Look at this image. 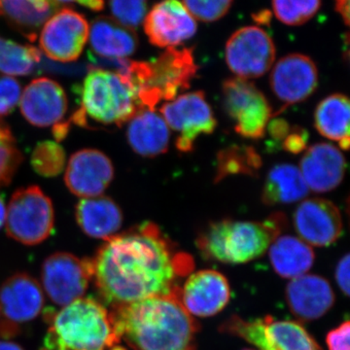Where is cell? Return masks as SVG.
<instances>
[{
    "label": "cell",
    "mask_w": 350,
    "mask_h": 350,
    "mask_svg": "<svg viewBox=\"0 0 350 350\" xmlns=\"http://www.w3.org/2000/svg\"><path fill=\"white\" fill-rule=\"evenodd\" d=\"M92 262L96 290L112 308L178 292L177 282L194 268L193 258L152 222L105 241Z\"/></svg>",
    "instance_id": "cell-1"
},
{
    "label": "cell",
    "mask_w": 350,
    "mask_h": 350,
    "mask_svg": "<svg viewBox=\"0 0 350 350\" xmlns=\"http://www.w3.org/2000/svg\"><path fill=\"white\" fill-rule=\"evenodd\" d=\"M178 292L112 308L120 340L133 350H196L200 326L182 306Z\"/></svg>",
    "instance_id": "cell-2"
},
{
    "label": "cell",
    "mask_w": 350,
    "mask_h": 350,
    "mask_svg": "<svg viewBox=\"0 0 350 350\" xmlns=\"http://www.w3.org/2000/svg\"><path fill=\"white\" fill-rule=\"evenodd\" d=\"M286 226V217L275 213L262 222L225 219L207 226L196 245L206 259L239 265L261 257Z\"/></svg>",
    "instance_id": "cell-3"
},
{
    "label": "cell",
    "mask_w": 350,
    "mask_h": 350,
    "mask_svg": "<svg viewBox=\"0 0 350 350\" xmlns=\"http://www.w3.org/2000/svg\"><path fill=\"white\" fill-rule=\"evenodd\" d=\"M76 93L79 98L72 117L76 125L120 128L142 109L137 90L118 71L92 68Z\"/></svg>",
    "instance_id": "cell-4"
},
{
    "label": "cell",
    "mask_w": 350,
    "mask_h": 350,
    "mask_svg": "<svg viewBox=\"0 0 350 350\" xmlns=\"http://www.w3.org/2000/svg\"><path fill=\"white\" fill-rule=\"evenodd\" d=\"M120 342L107 308L94 299L81 298L54 315L44 350H108Z\"/></svg>",
    "instance_id": "cell-5"
},
{
    "label": "cell",
    "mask_w": 350,
    "mask_h": 350,
    "mask_svg": "<svg viewBox=\"0 0 350 350\" xmlns=\"http://www.w3.org/2000/svg\"><path fill=\"white\" fill-rule=\"evenodd\" d=\"M55 213L52 202L38 186L16 191L6 211L8 236L25 245L43 243L54 230Z\"/></svg>",
    "instance_id": "cell-6"
},
{
    "label": "cell",
    "mask_w": 350,
    "mask_h": 350,
    "mask_svg": "<svg viewBox=\"0 0 350 350\" xmlns=\"http://www.w3.org/2000/svg\"><path fill=\"white\" fill-rule=\"evenodd\" d=\"M220 331L236 336L259 350H322L298 322L265 317L254 320L230 317Z\"/></svg>",
    "instance_id": "cell-7"
},
{
    "label": "cell",
    "mask_w": 350,
    "mask_h": 350,
    "mask_svg": "<svg viewBox=\"0 0 350 350\" xmlns=\"http://www.w3.org/2000/svg\"><path fill=\"white\" fill-rule=\"evenodd\" d=\"M193 48H167L153 63H149L146 85L139 96L142 109L155 110L160 101H170L186 91L197 75Z\"/></svg>",
    "instance_id": "cell-8"
},
{
    "label": "cell",
    "mask_w": 350,
    "mask_h": 350,
    "mask_svg": "<svg viewBox=\"0 0 350 350\" xmlns=\"http://www.w3.org/2000/svg\"><path fill=\"white\" fill-rule=\"evenodd\" d=\"M224 109L234 122L238 135L260 139L273 118V108L254 83L243 78L225 80L222 85Z\"/></svg>",
    "instance_id": "cell-9"
},
{
    "label": "cell",
    "mask_w": 350,
    "mask_h": 350,
    "mask_svg": "<svg viewBox=\"0 0 350 350\" xmlns=\"http://www.w3.org/2000/svg\"><path fill=\"white\" fill-rule=\"evenodd\" d=\"M160 111L169 129L178 133L175 147L181 153L194 150L198 137L211 135L217 126L213 109L202 91L180 94L165 103Z\"/></svg>",
    "instance_id": "cell-10"
},
{
    "label": "cell",
    "mask_w": 350,
    "mask_h": 350,
    "mask_svg": "<svg viewBox=\"0 0 350 350\" xmlns=\"http://www.w3.org/2000/svg\"><path fill=\"white\" fill-rule=\"evenodd\" d=\"M92 280V259H79L68 252L51 255L41 269V287L57 306H66L83 298Z\"/></svg>",
    "instance_id": "cell-11"
},
{
    "label": "cell",
    "mask_w": 350,
    "mask_h": 350,
    "mask_svg": "<svg viewBox=\"0 0 350 350\" xmlns=\"http://www.w3.org/2000/svg\"><path fill=\"white\" fill-rule=\"evenodd\" d=\"M271 36L256 25L243 27L232 34L225 48L228 68L237 77L250 80L266 75L275 61Z\"/></svg>",
    "instance_id": "cell-12"
},
{
    "label": "cell",
    "mask_w": 350,
    "mask_h": 350,
    "mask_svg": "<svg viewBox=\"0 0 350 350\" xmlns=\"http://www.w3.org/2000/svg\"><path fill=\"white\" fill-rule=\"evenodd\" d=\"M90 25L84 15L64 8L53 14L39 36L41 50L52 61L75 62L82 54L89 39Z\"/></svg>",
    "instance_id": "cell-13"
},
{
    "label": "cell",
    "mask_w": 350,
    "mask_h": 350,
    "mask_svg": "<svg viewBox=\"0 0 350 350\" xmlns=\"http://www.w3.org/2000/svg\"><path fill=\"white\" fill-rule=\"evenodd\" d=\"M44 306L42 287L27 273H16L0 287V335L17 333L18 326L38 317Z\"/></svg>",
    "instance_id": "cell-14"
},
{
    "label": "cell",
    "mask_w": 350,
    "mask_h": 350,
    "mask_svg": "<svg viewBox=\"0 0 350 350\" xmlns=\"http://www.w3.org/2000/svg\"><path fill=\"white\" fill-rule=\"evenodd\" d=\"M269 85L276 98L286 108L308 100L319 86L314 62L303 54L282 57L271 70Z\"/></svg>",
    "instance_id": "cell-15"
},
{
    "label": "cell",
    "mask_w": 350,
    "mask_h": 350,
    "mask_svg": "<svg viewBox=\"0 0 350 350\" xmlns=\"http://www.w3.org/2000/svg\"><path fill=\"white\" fill-rule=\"evenodd\" d=\"M145 34L152 45L174 48L192 38L197 32V21L180 0H162L145 16Z\"/></svg>",
    "instance_id": "cell-16"
},
{
    "label": "cell",
    "mask_w": 350,
    "mask_h": 350,
    "mask_svg": "<svg viewBox=\"0 0 350 350\" xmlns=\"http://www.w3.org/2000/svg\"><path fill=\"white\" fill-rule=\"evenodd\" d=\"M293 222L299 238L308 245L324 247L335 243L342 236L340 209L321 198L303 200L295 211Z\"/></svg>",
    "instance_id": "cell-17"
},
{
    "label": "cell",
    "mask_w": 350,
    "mask_h": 350,
    "mask_svg": "<svg viewBox=\"0 0 350 350\" xmlns=\"http://www.w3.org/2000/svg\"><path fill=\"white\" fill-rule=\"evenodd\" d=\"M113 177L114 167L105 153L96 149H83L69 159L64 181L73 195L87 199L103 195Z\"/></svg>",
    "instance_id": "cell-18"
},
{
    "label": "cell",
    "mask_w": 350,
    "mask_h": 350,
    "mask_svg": "<svg viewBox=\"0 0 350 350\" xmlns=\"http://www.w3.org/2000/svg\"><path fill=\"white\" fill-rule=\"evenodd\" d=\"M19 103L25 119L39 128L61 125L68 108L63 88L47 77L32 80L21 94Z\"/></svg>",
    "instance_id": "cell-19"
},
{
    "label": "cell",
    "mask_w": 350,
    "mask_h": 350,
    "mask_svg": "<svg viewBox=\"0 0 350 350\" xmlns=\"http://www.w3.org/2000/svg\"><path fill=\"white\" fill-rule=\"evenodd\" d=\"M179 298L192 317H213L229 303L231 288L222 273L204 269L188 276L183 287H180Z\"/></svg>",
    "instance_id": "cell-20"
},
{
    "label": "cell",
    "mask_w": 350,
    "mask_h": 350,
    "mask_svg": "<svg viewBox=\"0 0 350 350\" xmlns=\"http://www.w3.org/2000/svg\"><path fill=\"white\" fill-rule=\"evenodd\" d=\"M299 170L308 189L315 193H326L344 180L347 162L337 147L321 142L306 149Z\"/></svg>",
    "instance_id": "cell-21"
},
{
    "label": "cell",
    "mask_w": 350,
    "mask_h": 350,
    "mask_svg": "<svg viewBox=\"0 0 350 350\" xmlns=\"http://www.w3.org/2000/svg\"><path fill=\"white\" fill-rule=\"evenodd\" d=\"M286 300L297 319L313 321L331 310L335 304V294L325 278L306 273L288 283Z\"/></svg>",
    "instance_id": "cell-22"
},
{
    "label": "cell",
    "mask_w": 350,
    "mask_h": 350,
    "mask_svg": "<svg viewBox=\"0 0 350 350\" xmlns=\"http://www.w3.org/2000/svg\"><path fill=\"white\" fill-rule=\"evenodd\" d=\"M75 218L87 236L103 241L116 236L123 224V213L118 204L103 195L80 200L76 204Z\"/></svg>",
    "instance_id": "cell-23"
},
{
    "label": "cell",
    "mask_w": 350,
    "mask_h": 350,
    "mask_svg": "<svg viewBox=\"0 0 350 350\" xmlns=\"http://www.w3.org/2000/svg\"><path fill=\"white\" fill-rule=\"evenodd\" d=\"M128 123L126 139L138 155L154 158L167 151L170 129L155 110L140 109Z\"/></svg>",
    "instance_id": "cell-24"
},
{
    "label": "cell",
    "mask_w": 350,
    "mask_h": 350,
    "mask_svg": "<svg viewBox=\"0 0 350 350\" xmlns=\"http://www.w3.org/2000/svg\"><path fill=\"white\" fill-rule=\"evenodd\" d=\"M89 39L94 56L105 59H126L135 54L138 47L137 36L133 29L105 16L93 21Z\"/></svg>",
    "instance_id": "cell-25"
},
{
    "label": "cell",
    "mask_w": 350,
    "mask_h": 350,
    "mask_svg": "<svg viewBox=\"0 0 350 350\" xmlns=\"http://www.w3.org/2000/svg\"><path fill=\"white\" fill-rule=\"evenodd\" d=\"M269 261L278 275L283 278L306 275L314 262L312 246L297 237H278L269 247Z\"/></svg>",
    "instance_id": "cell-26"
},
{
    "label": "cell",
    "mask_w": 350,
    "mask_h": 350,
    "mask_svg": "<svg viewBox=\"0 0 350 350\" xmlns=\"http://www.w3.org/2000/svg\"><path fill=\"white\" fill-rule=\"evenodd\" d=\"M308 191L299 167L291 163H282L275 165L267 175L262 202L269 206L294 204L305 199Z\"/></svg>",
    "instance_id": "cell-27"
},
{
    "label": "cell",
    "mask_w": 350,
    "mask_h": 350,
    "mask_svg": "<svg viewBox=\"0 0 350 350\" xmlns=\"http://www.w3.org/2000/svg\"><path fill=\"white\" fill-rule=\"evenodd\" d=\"M57 6L53 0H0L2 15L31 41L36 40L39 29L56 13Z\"/></svg>",
    "instance_id": "cell-28"
},
{
    "label": "cell",
    "mask_w": 350,
    "mask_h": 350,
    "mask_svg": "<svg viewBox=\"0 0 350 350\" xmlns=\"http://www.w3.org/2000/svg\"><path fill=\"white\" fill-rule=\"evenodd\" d=\"M349 100L342 94H333L319 103L314 126L325 138L338 142L342 150L349 148Z\"/></svg>",
    "instance_id": "cell-29"
},
{
    "label": "cell",
    "mask_w": 350,
    "mask_h": 350,
    "mask_svg": "<svg viewBox=\"0 0 350 350\" xmlns=\"http://www.w3.org/2000/svg\"><path fill=\"white\" fill-rule=\"evenodd\" d=\"M262 167V159L253 147L232 145L219 151L215 183L230 175L243 174L256 177Z\"/></svg>",
    "instance_id": "cell-30"
},
{
    "label": "cell",
    "mask_w": 350,
    "mask_h": 350,
    "mask_svg": "<svg viewBox=\"0 0 350 350\" xmlns=\"http://www.w3.org/2000/svg\"><path fill=\"white\" fill-rule=\"evenodd\" d=\"M40 61V51L33 46L22 45L0 36V75L10 77L31 75Z\"/></svg>",
    "instance_id": "cell-31"
},
{
    "label": "cell",
    "mask_w": 350,
    "mask_h": 350,
    "mask_svg": "<svg viewBox=\"0 0 350 350\" xmlns=\"http://www.w3.org/2000/svg\"><path fill=\"white\" fill-rule=\"evenodd\" d=\"M321 3L322 0H273V10L282 24L297 27L312 19Z\"/></svg>",
    "instance_id": "cell-32"
},
{
    "label": "cell",
    "mask_w": 350,
    "mask_h": 350,
    "mask_svg": "<svg viewBox=\"0 0 350 350\" xmlns=\"http://www.w3.org/2000/svg\"><path fill=\"white\" fill-rule=\"evenodd\" d=\"M66 165V153L57 142H40L31 154V165L38 174L45 177L57 176L63 172Z\"/></svg>",
    "instance_id": "cell-33"
},
{
    "label": "cell",
    "mask_w": 350,
    "mask_h": 350,
    "mask_svg": "<svg viewBox=\"0 0 350 350\" xmlns=\"http://www.w3.org/2000/svg\"><path fill=\"white\" fill-rule=\"evenodd\" d=\"M22 161L10 129L0 119V188L10 183Z\"/></svg>",
    "instance_id": "cell-34"
},
{
    "label": "cell",
    "mask_w": 350,
    "mask_h": 350,
    "mask_svg": "<svg viewBox=\"0 0 350 350\" xmlns=\"http://www.w3.org/2000/svg\"><path fill=\"white\" fill-rule=\"evenodd\" d=\"M148 0H109L113 19L129 29H137L144 23Z\"/></svg>",
    "instance_id": "cell-35"
},
{
    "label": "cell",
    "mask_w": 350,
    "mask_h": 350,
    "mask_svg": "<svg viewBox=\"0 0 350 350\" xmlns=\"http://www.w3.org/2000/svg\"><path fill=\"white\" fill-rule=\"evenodd\" d=\"M234 0H182L196 21L213 23L227 15Z\"/></svg>",
    "instance_id": "cell-36"
},
{
    "label": "cell",
    "mask_w": 350,
    "mask_h": 350,
    "mask_svg": "<svg viewBox=\"0 0 350 350\" xmlns=\"http://www.w3.org/2000/svg\"><path fill=\"white\" fill-rule=\"evenodd\" d=\"M21 94V85L17 79L0 75V118L14 111L19 105Z\"/></svg>",
    "instance_id": "cell-37"
},
{
    "label": "cell",
    "mask_w": 350,
    "mask_h": 350,
    "mask_svg": "<svg viewBox=\"0 0 350 350\" xmlns=\"http://www.w3.org/2000/svg\"><path fill=\"white\" fill-rule=\"evenodd\" d=\"M308 133L301 126L290 129L289 133L282 142L284 150L292 154H299L305 150L308 144Z\"/></svg>",
    "instance_id": "cell-38"
},
{
    "label": "cell",
    "mask_w": 350,
    "mask_h": 350,
    "mask_svg": "<svg viewBox=\"0 0 350 350\" xmlns=\"http://www.w3.org/2000/svg\"><path fill=\"white\" fill-rule=\"evenodd\" d=\"M349 336V321L347 320L327 335L326 342L329 350H350Z\"/></svg>",
    "instance_id": "cell-39"
},
{
    "label": "cell",
    "mask_w": 350,
    "mask_h": 350,
    "mask_svg": "<svg viewBox=\"0 0 350 350\" xmlns=\"http://www.w3.org/2000/svg\"><path fill=\"white\" fill-rule=\"evenodd\" d=\"M349 255L347 254L338 262L336 268V280L345 296L349 295Z\"/></svg>",
    "instance_id": "cell-40"
},
{
    "label": "cell",
    "mask_w": 350,
    "mask_h": 350,
    "mask_svg": "<svg viewBox=\"0 0 350 350\" xmlns=\"http://www.w3.org/2000/svg\"><path fill=\"white\" fill-rule=\"evenodd\" d=\"M269 135L273 137V139L276 142H283L284 138L286 137L288 133L290 131L289 124L285 121L284 119H273V121H269L268 126Z\"/></svg>",
    "instance_id": "cell-41"
},
{
    "label": "cell",
    "mask_w": 350,
    "mask_h": 350,
    "mask_svg": "<svg viewBox=\"0 0 350 350\" xmlns=\"http://www.w3.org/2000/svg\"><path fill=\"white\" fill-rule=\"evenodd\" d=\"M56 3H66V2H76L81 5L87 7L90 10L98 11L103 10L105 6V0H53Z\"/></svg>",
    "instance_id": "cell-42"
},
{
    "label": "cell",
    "mask_w": 350,
    "mask_h": 350,
    "mask_svg": "<svg viewBox=\"0 0 350 350\" xmlns=\"http://www.w3.org/2000/svg\"><path fill=\"white\" fill-rule=\"evenodd\" d=\"M336 11L344 20L345 25H349V0H335Z\"/></svg>",
    "instance_id": "cell-43"
},
{
    "label": "cell",
    "mask_w": 350,
    "mask_h": 350,
    "mask_svg": "<svg viewBox=\"0 0 350 350\" xmlns=\"http://www.w3.org/2000/svg\"><path fill=\"white\" fill-rule=\"evenodd\" d=\"M0 350H24V349L15 342L0 340Z\"/></svg>",
    "instance_id": "cell-44"
},
{
    "label": "cell",
    "mask_w": 350,
    "mask_h": 350,
    "mask_svg": "<svg viewBox=\"0 0 350 350\" xmlns=\"http://www.w3.org/2000/svg\"><path fill=\"white\" fill-rule=\"evenodd\" d=\"M6 218V207L4 204L3 200L0 198V228L5 224Z\"/></svg>",
    "instance_id": "cell-45"
},
{
    "label": "cell",
    "mask_w": 350,
    "mask_h": 350,
    "mask_svg": "<svg viewBox=\"0 0 350 350\" xmlns=\"http://www.w3.org/2000/svg\"><path fill=\"white\" fill-rule=\"evenodd\" d=\"M243 350H255V349H243Z\"/></svg>",
    "instance_id": "cell-46"
},
{
    "label": "cell",
    "mask_w": 350,
    "mask_h": 350,
    "mask_svg": "<svg viewBox=\"0 0 350 350\" xmlns=\"http://www.w3.org/2000/svg\"><path fill=\"white\" fill-rule=\"evenodd\" d=\"M0 15H1V7H0Z\"/></svg>",
    "instance_id": "cell-47"
},
{
    "label": "cell",
    "mask_w": 350,
    "mask_h": 350,
    "mask_svg": "<svg viewBox=\"0 0 350 350\" xmlns=\"http://www.w3.org/2000/svg\"><path fill=\"white\" fill-rule=\"evenodd\" d=\"M128 350H129V349H128ZM131 350H133V349H131Z\"/></svg>",
    "instance_id": "cell-48"
}]
</instances>
